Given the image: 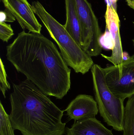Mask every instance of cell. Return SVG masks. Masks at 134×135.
<instances>
[{
	"label": "cell",
	"mask_w": 134,
	"mask_h": 135,
	"mask_svg": "<svg viewBox=\"0 0 134 135\" xmlns=\"http://www.w3.org/2000/svg\"><path fill=\"white\" fill-rule=\"evenodd\" d=\"M66 135H115L96 117L75 121L71 127L66 128Z\"/></svg>",
	"instance_id": "cell-10"
},
{
	"label": "cell",
	"mask_w": 134,
	"mask_h": 135,
	"mask_svg": "<svg viewBox=\"0 0 134 135\" xmlns=\"http://www.w3.org/2000/svg\"><path fill=\"white\" fill-rule=\"evenodd\" d=\"M15 17L9 10L6 8L4 11L0 12V22H13L15 21Z\"/></svg>",
	"instance_id": "cell-16"
},
{
	"label": "cell",
	"mask_w": 134,
	"mask_h": 135,
	"mask_svg": "<svg viewBox=\"0 0 134 135\" xmlns=\"http://www.w3.org/2000/svg\"><path fill=\"white\" fill-rule=\"evenodd\" d=\"M80 23L82 49L90 57L101 54V31L92 6L87 0H74Z\"/></svg>",
	"instance_id": "cell-5"
},
{
	"label": "cell",
	"mask_w": 134,
	"mask_h": 135,
	"mask_svg": "<svg viewBox=\"0 0 134 135\" xmlns=\"http://www.w3.org/2000/svg\"><path fill=\"white\" fill-rule=\"evenodd\" d=\"M130 56L129 55L128 53L126 52V51L123 52V61L128 60L130 58Z\"/></svg>",
	"instance_id": "cell-17"
},
{
	"label": "cell",
	"mask_w": 134,
	"mask_h": 135,
	"mask_svg": "<svg viewBox=\"0 0 134 135\" xmlns=\"http://www.w3.org/2000/svg\"><path fill=\"white\" fill-rule=\"evenodd\" d=\"M13 35V31L10 24L0 22V39L3 42H8Z\"/></svg>",
	"instance_id": "cell-15"
},
{
	"label": "cell",
	"mask_w": 134,
	"mask_h": 135,
	"mask_svg": "<svg viewBox=\"0 0 134 135\" xmlns=\"http://www.w3.org/2000/svg\"><path fill=\"white\" fill-rule=\"evenodd\" d=\"M9 115L6 112L1 102H0V135H15Z\"/></svg>",
	"instance_id": "cell-13"
},
{
	"label": "cell",
	"mask_w": 134,
	"mask_h": 135,
	"mask_svg": "<svg viewBox=\"0 0 134 135\" xmlns=\"http://www.w3.org/2000/svg\"><path fill=\"white\" fill-rule=\"evenodd\" d=\"M65 111L70 120L76 121L95 117L99 112V109L93 97L79 94L70 102Z\"/></svg>",
	"instance_id": "cell-9"
},
{
	"label": "cell",
	"mask_w": 134,
	"mask_h": 135,
	"mask_svg": "<svg viewBox=\"0 0 134 135\" xmlns=\"http://www.w3.org/2000/svg\"><path fill=\"white\" fill-rule=\"evenodd\" d=\"M1 68H0V89L4 98H6V93L8 90L10 89V86L7 81V74L5 69L3 62L1 59Z\"/></svg>",
	"instance_id": "cell-14"
},
{
	"label": "cell",
	"mask_w": 134,
	"mask_h": 135,
	"mask_svg": "<svg viewBox=\"0 0 134 135\" xmlns=\"http://www.w3.org/2000/svg\"><path fill=\"white\" fill-rule=\"evenodd\" d=\"M95 99L99 112L108 125L117 131H122L124 100L116 97L107 85L103 68L94 64L91 68Z\"/></svg>",
	"instance_id": "cell-4"
},
{
	"label": "cell",
	"mask_w": 134,
	"mask_h": 135,
	"mask_svg": "<svg viewBox=\"0 0 134 135\" xmlns=\"http://www.w3.org/2000/svg\"><path fill=\"white\" fill-rule=\"evenodd\" d=\"M132 41H133V45L134 46V39H133V40H132Z\"/></svg>",
	"instance_id": "cell-20"
},
{
	"label": "cell",
	"mask_w": 134,
	"mask_h": 135,
	"mask_svg": "<svg viewBox=\"0 0 134 135\" xmlns=\"http://www.w3.org/2000/svg\"><path fill=\"white\" fill-rule=\"evenodd\" d=\"M128 6L134 9V0H126Z\"/></svg>",
	"instance_id": "cell-18"
},
{
	"label": "cell",
	"mask_w": 134,
	"mask_h": 135,
	"mask_svg": "<svg viewBox=\"0 0 134 135\" xmlns=\"http://www.w3.org/2000/svg\"><path fill=\"white\" fill-rule=\"evenodd\" d=\"M6 56L47 96L62 99L70 89L71 69L55 44L41 33H19L6 47Z\"/></svg>",
	"instance_id": "cell-1"
},
{
	"label": "cell",
	"mask_w": 134,
	"mask_h": 135,
	"mask_svg": "<svg viewBox=\"0 0 134 135\" xmlns=\"http://www.w3.org/2000/svg\"><path fill=\"white\" fill-rule=\"evenodd\" d=\"M13 87L9 117L15 130L22 135H64V111L48 96L27 79Z\"/></svg>",
	"instance_id": "cell-2"
},
{
	"label": "cell",
	"mask_w": 134,
	"mask_h": 135,
	"mask_svg": "<svg viewBox=\"0 0 134 135\" xmlns=\"http://www.w3.org/2000/svg\"><path fill=\"white\" fill-rule=\"evenodd\" d=\"M123 135H134V94L128 98L125 108Z\"/></svg>",
	"instance_id": "cell-12"
},
{
	"label": "cell",
	"mask_w": 134,
	"mask_h": 135,
	"mask_svg": "<svg viewBox=\"0 0 134 135\" xmlns=\"http://www.w3.org/2000/svg\"><path fill=\"white\" fill-rule=\"evenodd\" d=\"M6 8L15 17L23 30L29 32L41 33L42 25L35 15L32 6L27 0H2Z\"/></svg>",
	"instance_id": "cell-7"
},
{
	"label": "cell",
	"mask_w": 134,
	"mask_h": 135,
	"mask_svg": "<svg viewBox=\"0 0 134 135\" xmlns=\"http://www.w3.org/2000/svg\"><path fill=\"white\" fill-rule=\"evenodd\" d=\"M65 1L66 21L65 24L63 25L64 27L81 47L82 45L81 27L74 0Z\"/></svg>",
	"instance_id": "cell-11"
},
{
	"label": "cell",
	"mask_w": 134,
	"mask_h": 135,
	"mask_svg": "<svg viewBox=\"0 0 134 135\" xmlns=\"http://www.w3.org/2000/svg\"><path fill=\"white\" fill-rule=\"evenodd\" d=\"M35 14L38 16L56 42L61 54L68 66L76 73L84 75L94 65L91 57L85 52L64 27L46 11L38 1L31 4Z\"/></svg>",
	"instance_id": "cell-3"
},
{
	"label": "cell",
	"mask_w": 134,
	"mask_h": 135,
	"mask_svg": "<svg viewBox=\"0 0 134 135\" xmlns=\"http://www.w3.org/2000/svg\"><path fill=\"white\" fill-rule=\"evenodd\" d=\"M118 0H109L112 7L116 10V2Z\"/></svg>",
	"instance_id": "cell-19"
},
{
	"label": "cell",
	"mask_w": 134,
	"mask_h": 135,
	"mask_svg": "<svg viewBox=\"0 0 134 135\" xmlns=\"http://www.w3.org/2000/svg\"><path fill=\"white\" fill-rule=\"evenodd\" d=\"M109 88L117 97L125 100L134 94V54L120 65L103 68Z\"/></svg>",
	"instance_id": "cell-6"
},
{
	"label": "cell",
	"mask_w": 134,
	"mask_h": 135,
	"mask_svg": "<svg viewBox=\"0 0 134 135\" xmlns=\"http://www.w3.org/2000/svg\"></svg>",
	"instance_id": "cell-21"
},
{
	"label": "cell",
	"mask_w": 134,
	"mask_h": 135,
	"mask_svg": "<svg viewBox=\"0 0 134 135\" xmlns=\"http://www.w3.org/2000/svg\"><path fill=\"white\" fill-rule=\"evenodd\" d=\"M105 19L106 28L108 30L112 42V53L110 56L103 54H101V55L113 65H120L123 62L124 51L120 32V21L116 10L107 5Z\"/></svg>",
	"instance_id": "cell-8"
}]
</instances>
